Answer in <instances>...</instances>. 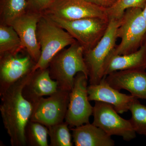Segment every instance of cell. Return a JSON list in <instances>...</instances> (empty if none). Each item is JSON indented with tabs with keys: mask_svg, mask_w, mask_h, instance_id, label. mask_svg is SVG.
<instances>
[{
	"mask_svg": "<svg viewBox=\"0 0 146 146\" xmlns=\"http://www.w3.org/2000/svg\"><path fill=\"white\" fill-rule=\"evenodd\" d=\"M31 73L25 76L0 94L1 115L12 146H27L25 130L30 119L33 105L25 98L23 90Z\"/></svg>",
	"mask_w": 146,
	"mask_h": 146,
	"instance_id": "cell-1",
	"label": "cell"
},
{
	"mask_svg": "<svg viewBox=\"0 0 146 146\" xmlns=\"http://www.w3.org/2000/svg\"><path fill=\"white\" fill-rule=\"evenodd\" d=\"M48 68L51 77L57 82L58 89L65 91L72 90L78 73L83 72L88 77L84 49L77 41L58 53L50 62Z\"/></svg>",
	"mask_w": 146,
	"mask_h": 146,
	"instance_id": "cell-2",
	"label": "cell"
},
{
	"mask_svg": "<svg viewBox=\"0 0 146 146\" xmlns=\"http://www.w3.org/2000/svg\"><path fill=\"white\" fill-rule=\"evenodd\" d=\"M36 35L41 54L32 72L48 68L58 53L76 42L69 33L43 13L37 24Z\"/></svg>",
	"mask_w": 146,
	"mask_h": 146,
	"instance_id": "cell-3",
	"label": "cell"
},
{
	"mask_svg": "<svg viewBox=\"0 0 146 146\" xmlns=\"http://www.w3.org/2000/svg\"><path fill=\"white\" fill-rule=\"evenodd\" d=\"M146 34V22L143 9L130 8L125 10L117 31L121 42L111 54L126 55L137 51L141 46Z\"/></svg>",
	"mask_w": 146,
	"mask_h": 146,
	"instance_id": "cell-4",
	"label": "cell"
},
{
	"mask_svg": "<svg viewBox=\"0 0 146 146\" xmlns=\"http://www.w3.org/2000/svg\"><path fill=\"white\" fill-rule=\"evenodd\" d=\"M46 16L69 33L83 47L84 51L91 49L98 44L105 33L109 23L107 18H88L66 21Z\"/></svg>",
	"mask_w": 146,
	"mask_h": 146,
	"instance_id": "cell-5",
	"label": "cell"
},
{
	"mask_svg": "<svg viewBox=\"0 0 146 146\" xmlns=\"http://www.w3.org/2000/svg\"><path fill=\"white\" fill-rule=\"evenodd\" d=\"M121 19H109L107 30L98 44L91 49L84 51L90 84H98L103 78L102 71L105 62L117 46V31Z\"/></svg>",
	"mask_w": 146,
	"mask_h": 146,
	"instance_id": "cell-6",
	"label": "cell"
},
{
	"mask_svg": "<svg viewBox=\"0 0 146 146\" xmlns=\"http://www.w3.org/2000/svg\"><path fill=\"white\" fill-rule=\"evenodd\" d=\"M88 77L83 72L78 73L70 93V100L65 122L69 127H76L89 123L93 108L88 98Z\"/></svg>",
	"mask_w": 146,
	"mask_h": 146,
	"instance_id": "cell-7",
	"label": "cell"
},
{
	"mask_svg": "<svg viewBox=\"0 0 146 146\" xmlns=\"http://www.w3.org/2000/svg\"><path fill=\"white\" fill-rule=\"evenodd\" d=\"M70 93L58 89L48 98L42 97L35 102L30 120L47 127L63 122L68 110Z\"/></svg>",
	"mask_w": 146,
	"mask_h": 146,
	"instance_id": "cell-8",
	"label": "cell"
},
{
	"mask_svg": "<svg viewBox=\"0 0 146 146\" xmlns=\"http://www.w3.org/2000/svg\"><path fill=\"white\" fill-rule=\"evenodd\" d=\"M111 105L102 102H95L93 108L94 121L92 123L100 128L110 136L122 137L129 141L136 137L130 120L120 117Z\"/></svg>",
	"mask_w": 146,
	"mask_h": 146,
	"instance_id": "cell-9",
	"label": "cell"
},
{
	"mask_svg": "<svg viewBox=\"0 0 146 146\" xmlns=\"http://www.w3.org/2000/svg\"><path fill=\"white\" fill-rule=\"evenodd\" d=\"M25 50L0 54V94L32 72L36 63Z\"/></svg>",
	"mask_w": 146,
	"mask_h": 146,
	"instance_id": "cell-10",
	"label": "cell"
},
{
	"mask_svg": "<svg viewBox=\"0 0 146 146\" xmlns=\"http://www.w3.org/2000/svg\"><path fill=\"white\" fill-rule=\"evenodd\" d=\"M42 13L66 21L88 18L108 19L106 9L85 0H55Z\"/></svg>",
	"mask_w": 146,
	"mask_h": 146,
	"instance_id": "cell-11",
	"label": "cell"
},
{
	"mask_svg": "<svg viewBox=\"0 0 146 146\" xmlns=\"http://www.w3.org/2000/svg\"><path fill=\"white\" fill-rule=\"evenodd\" d=\"M42 13L27 11L14 19L11 24L21 39L23 46L35 62L41 56V48L36 38L37 24Z\"/></svg>",
	"mask_w": 146,
	"mask_h": 146,
	"instance_id": "cell-12",
	"label": "cell"
},
{
	"mask_svg": "<svg viewBox=\"0 0 146 146\" xmlns=\"http://www.w3.org/2000/svg\"><path fill=\"white\" fill-rule=\"evenodd\" d=\"M109 85L119 90L125 89L137 99L146 100V72L145 70L116 71L105 77Z\"/></svg>",
	"mask_w": 146,
	"mask_h": 146,
	"instance_id": "cell-13",
	"label": "cell"
},
{
	"mask_svg": "<svg viewBox=\"0 0 146 146\" xmlns=\"http://www.w3.org/2000/svg\"><path fill=\"white\" fill-rule=\"evenodd\" d=\"M105 77L99 83L88 86V98L90 101L102 102L109 104L115 110L123 114L129 110L131 104L137 98L132 95L122 94L119 90L113 88L108 84Z\"/></svg>",
	"mask_w": 146,
	"mask_h": 146,
	"instance_id": "cell-14",
	"label": "cell"
},
{
	"mask_svg": "<svg viewBox=\"0 0 146 146\" xmlns=\"http://www.w3.org/2000/svg\"><path fill=\"white\" fill-rule=\"evenodd\" d=\"M58 89L57 82L51 77L48 68L38 69L32 72L23 89V94L33 104L45 96L52 95Z\"/></svg>",
	"mask_w": 146,
	"mask_h": 146,
	"instance_id": "cell-15",
	"label": "cell"
},
{
	"mask_svg": "<svg viewBox=\"0 0 146 146\" xmlns=\"http://www.w3.org/2000/svg\"><path fill=\"white\" fill-rule=\"evenodd\" d=\"M146 69V52L143 44L135 52L126 55L109 54L103 69V77L116 71Z\"/></svg>",
	"mask_w": 146,
	"mask_h": 146,
	"instance_id": "cell-16",
	"label": "cell"
},
{
	"mask_svg": "<svg viewBox=\"0 0 146 146\" xmlns=\"http://www.w3.org/2000/svg\"><path fill=\"white\" fill-rule=\"evenodd\" d=\"M70 129L76 146H115L111 136L93 123L84 124Z\"/></svg>",
	"mask_w": 146,
	"mask_h": 146,
	"instance_id": "cell-17",
	"label": "cell"
},
{
	"mask_svg": "<svg viewBox=\"0 0 146 146\" xmlns=\"http://www.w3.org/2000/svg\"><path fill=\"white\" fill-rule=\"evenodd\" d=\"M25 49L13 27L0 24V54L18 52Z\"/></svg>",
	"mask_w": 146,
	"mask_h": 146,
	"instance_id": "cell-18",
	"label": "cell"
},
{
	"mask_svg": "<svg viewBox=\"0 0 146 146\" xmlns=\"http://www.w3.org/2000/svg\"><path fill=\"white\" fill-rule=\"evenodd\" d=\"M28 10L26 0H0V24L9 25Z\"/></svg>",
	"mask_w": 146,
	"mask_h": 146,
	"instance_id": "cell-19",
	"label": "cell"
},
{
	"mask_svg": "<svg viewBox=\"0 0 146 146\" xmlns=\"http://www.w3.org/2000/svg\"><path fill=\"white\" fill-rule=\"evenodd\" d=\"M48 129L46 126L29 120L25 130L27 146H48Z\"/></svg>",
	"mask_w": 146,
	"mask_h": 146,
	"instance_id": "cell-20",
	"label": "cell"
},
{
	"mask_svg": "<svg viewBox=\"0 0 146 146\" xmlns=\"http://www.w3.org/2000/svg\"><path fill=\"white\" fill-rule=\"evenodd\" d=\"M66 122L48 127L50 146H72V135Z\"/></svg>",
	"mask_w": 146,
	"mask_h": 146,
	"instance_id": "cell-21",
	"label": "cell"
},
{
	"mask_svg": "<svg viewBox=\"0 0 146 146\" xmlns=\"http://www.w3.org/2000/svg\"><path fill=\"white\" fill-rule=\"evenodd\" d=\"M131 114L130 121L136 133L146 135V106L135 99L129 107Z\"/></svg>",
	"mask_w": 146,
	"mask_h": 146,
	"instance_id": "cell-22",
	"label": "cell"
},
{
	"mask_svg": "<svg viewBox=\"0 0 146 146\" xmlns=\"http://www.w3.org/2000/svg\"><path fill=\"white\" fill-rule=\"evenodd\" d=\"M146 0H118L114 5L106 9L108 19H121L127 9L139 8L143 9Z\"/></svg>",
	"mask_w": 146,
	"mask_h": 146,
	"instance_id": "cell-23",
	"label": "cell"
},
{
	"mask_svg": "<svg viewBox=\"0 0 146 146\" xmlns=\"http://www.w3.org/2000/svg\"><path fill=\"white\" fill-rule=\"evenodd\" d=\"M27 11L43 13L54 2L55 0H26Z\"/></svg>",
	"mask_w": 146,
	"mask_h": 146,
	"instance_id": "cell-24",
	"label": "cell"
},
{
	"mask_svg": "<svg viewBox=\"0 0 146 146\" xmlns=\"http://www.w3.org/2000/svg\"><path fill=\"white\" fill-rule=\"evenodd\" d=\"M89 2L98 6L100 7L107 9L116 3L118 0H85Z\"/></svg>",
	"mask_w": 146,
	"mask_h": 146,
	"instance_id": "cell-25",
	"label": "cell"
},
{
	"mask_svg": "<svg viewBox=\"0 0 146 146\" xmlns=\"http://www.w3.org/2000/svg\"><path fill=\"white\" fill-rule=\"evenodd\" d=\"M143 15L146 22V5L144 9H143Z\"/></svg>",
	"mask_w": 146,
	"mask_h": 146,
	"instance_id": "cell-26",
	"label": "cell"
},
{
	"mask_svg": "<svg viewBox=\"0 0 146 146\" xmlns=\"http://www.w3.org/2000/svg\"><path fill=\"white\" fill-rule=\"evenodd\" d=\"M143 44H144V45H145V47L146 52V34L145 36V39H144L143 43Z\"/></svg>",
	"mask_w": 146,
	"mask_h": 146,
	"instance_id": "cell-27",
	"label": "cell"
}]
</instances>
